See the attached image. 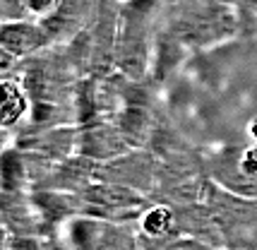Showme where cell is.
Instances as JSON below:
<instances>
[{"label": "cell", "mask_w": 257, "mask_h": 250, "mask_svg": "<svg viewBox=\"0 0 257 250\" xmlns=\"http://www.w3.org/2000/svg\"><path fill=\"white\" fill-rule=\"evenodd\" d=\"M245 17L240 0H171L161 32L185 51H204L235 39Z\"/></svg>", "instance_id": "cell-1"}, {"label": "cell", "mask_w": 257, "mask_h": 250, "mask_svg": "<svg viewBox=\"0 0 257 250\" xmlns=\"http://www.w3.org/2000/svg\"><path fill=\"white\" fill-rule=\"evenodd\" d=\"M159 0H130L120 5V24L113 65L130 80L142 82L154 58V17Z\"/></svg>", "instance_id": "cell-2"}, {"label": "cell", "mask_w": 257, "mask_h": 250, "mask_svg": "<svg viewBox=\"0 0 257 250\" xmlns=\"http://www.w3.org/2000/svg\"><path fill=\"white\" fill-rule=\"evenodd\" d=\"M204 205L219 226L224 250H257V200L243 197L207 178Z\"/></svg>", "instance_id": "cell-3"}, {"label": "cell", "mask_w": 257, "mask_h": 250, "mask_svg": "<svg viewBox=\"0 0 257 250\" xmlns=\"http://www.w3.org/2000/svg\"><path fill=\"white\" fill-rule=\"evenodd\" d=\"M154 200L133 188L106 181H94L79 193V214L111 224H135Z\"/></svg>", "instance_id": "cell-4"}, {"label": "cell", "mask_w": 257, "mask_h": 250, "mask_svg": "<svg viewBox=\"0 0 257 250\" xmlns=\"http://www.w3.org/2000/svg\"><path fill=\"white\" fill-rule=\"evenodd\" d=\"M67 250H142L135 224H111L94 216L77 214L60 228Z\"/></svg>", "instance_id": "cell-5"}, {"label": "cell", "mask_w": 257, "mask_h": 250, "mask_svg": "<svg viewBox=\"0 0 257 250\" xmlns=\"http://www.w3.org/2000/svg\"><path fill=\"white\" fill-rule=\"evenodd\" d=\"M96 181L125 185L154 200L159 193V159L152 149H130L118 159L96 164Z\"/></svg>", "instance_id": "cell-6"}, {"label": "cell", "mask_w": 257, "mask_h": 250, "mask_svg": "<svg viewBox=\"0 0 257 250\" xmlns=\"http://www.w3.org/2000/svg\"><path fill=\"white\" fill-rule=\"evenodd\" d=\"M15 147L53 161L70 159L79 149V125L70 123L53 125V128H27V130H20Z\"/></svg>", "instance_id": "cell-7"}, {"label": "cell", "mask_w": 257, "mask_h": 250, "mask_svg": "<svg viewBox=\"0 0 257 250\" xmlns=\"http://www.w3.org/2000/svg\"><path fill=\"white\" fill-rule=\"evenodd\" d=\"M53 48V41L39 20H5L0 27V51L15 56L20 63Z\"/></svg>", "instance_id": "cell-8"}, {"label": "cell", "mask_w": 257, "mask_h": 250, "mask_svg": "<svg viewBox=\"0 0 257 250\" xmlns=\"http://www.w3.org/2000/svg\"><path fill=\"white\" fill-rule=\"evenodd\" d=\"M99 0H60L56 10L41 20L53 46H63L72 41L79 32H84L94 20Z\"/></svg>", "instance_id": "cell-9"}, {"label": "cell", "mask_w": 257, "mask_h": 250, "mask_svg": "<svg viewBox=\"0 0 257 250\" xmlns=\"http://www.w3.org/2000/svg\"><path fill=\"white\" fill-rule=\"evenodd\" d=\"M130 142L123 137V133L115 128L113 120H96L89 125H79V149L77 154L94 159L103 164V161L118 159L130 152Z\"/></svg>", "instance_id": "cell-10"}, {"label": "cell", "mask_w": 257, "mask_h": 250, "mask_svg": "<svg viewBox=\"0 0 257 250\" xmlns=\"http://www.w3.org/2000/svg\"><path fill=\"white\" fill-rule=\"evenodd\" d=\"M135 233H137V240H140V248L142 250L166 248L171 240H176L180 236L173 205L152 202L142 212V216L135 221Z\"/></svg>", "instance_id": "cell-11"}, {"label": "cell", "mask_w": 257, "mask_h": 250, "mask_svg": "<svg viewBox=\"0 0 257 250\" xmlns=\"http://www.w3.org/2000/svg\"><path fill=\"white\" fill-rule=\"evenodd\" d=\"M3 224H5V233L48 238L44 221H41V216L36 212V205L32 200V190L3 193Z\"/></svg>", "instance_id": "cell-12"}, {"label": "cell", "mask_w": 257, "mask_h": 250, "mask_svg": "<svg viewBox=\"0 0 257 250\" xmlns=\"http://www.w3.org/2000/svg\"><path fill=\"white\" fill-rule=\"evenodd\" d=\"M176 209V219H178V231L180 236H190L197 238L212 248H224V240L219 233V226L214 221L209 207L204 205V200L200 202H188V205H173Z\"/></svg>", "instance_id": "cell-13"}, {"label": "cell", "mask_w": 257, "mask_h": 250, "mask_svg": "<svg viewBox=\"0 0 257 250\" xmlns=\"http://www.w3.org/2000/svg\"><path fill=\"white\" fill-rule=\"evenodd\" d=\"M3 128L10 130V128H20L22 120L32 113V101H29V94L24 89V84L17 77H3Z\"/></svg>", "instance_id": "cell-14"}, {"label": "cell", "mask_w": 257, "mask_h": 250, "mask_svg": "<svg viewBox=\"0 0 257 250\" xmlns=\"http://www.w3.org/2000/svg\"><path fill=\"white\" fill-rule=\"evenodd\" d=\"M29 188L27 154L17 147H8L3 154V193H22Z\"/></svg>", "instance_id": "cell-15"}, {"label": "cell", "mask_w": 257, "mask_h": 250, "mask_svg": "<svg viewBox=\"0 0 257 250\" xmlns=\"http://www.w3.org/2000/svg\"><path fill=\"white\" fill-rule=\"evenodd\" d=\"M60 5V0H3L5 20H44Z\"/></svg>", "instance_id": "cell-16"}, {"label": "cell", "mask_w": 257, "mask_h": 250, "mask_svg": "<svg viewBox=\"0 0 257 250\" xmlns=\"http://www.w3.org/2000/svg\"><path fill=\"white\" fill-rule=\"evenodd\" d=\"M161 250H219V248H212V245H207V243H202L197 238H190V236H178Z\"/></svg>", "instance_id": "cell-17"}, {"label": "cell", "mask_w": 257, "mask_h": 250, "mask_svg": "<svg viewBox=\"0 0 257 250\" xmlns=\"http://www.w3.org/2000/svg\"><path fill=\"white\" fill-rule=\"evenodd\" d=\"M240 3H243V10H245L247 17L257 22V0H240Z\"/></svg>", "instance_id": "cell-18"}, {"label": "cell", "mask_w": 257, "mask_h": 250, "mask_svg": "<svg viewBox=\"0 0 257 250\" xmlns=\"http://www.w3.org/2000/svg\"><path fill=\"white\" fill-rule=\"evenodd\" d=\"M247 135H250L257 142V115L252 118V120H250V123H247Z\"/></svg>", "instance_id": "cell-19"}, {"label": "cell", "mask_w": 257, "mask_h": 250, "mask_svg": "<svg viewBox=\"0 0 257 250\" xmlns=\"http://www.w3.org/2000/svg\"><path fill=\"white\" fill-rule=\"evenodd\" d=\"M221 250H224V248H221Z\"/></svg>", "instance_id": "cell-20"}]
</instances>
